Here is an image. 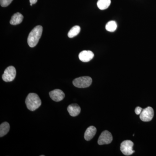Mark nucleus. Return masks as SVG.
Instances as JSON below:
<instances>
[{"label":"nucleus","instance_id":"18","mask_svg":"<svg viewBox=\"0 0 156 156\" xmlns=\"http://www.w3.org/2000/svg\"><path fill=\"white\" fill-rule=\"evenodd\" d=\"M143 109L140 107H137L135 109V112L136 115H140L142 112Z\"/></svg>","mask_w":156,"mask_h":156},{"label":"nucleus","instance_id":"3","mask_svg":"<svg viewBox=\"0 0 156 156\" xmlns=\"http://www.w3.org/2000/svg\"><path fill=\"white\" fill-rule=\"evenodd\" d=\"M92 78L89 76H83L76 78L73 81L74 86L79 88H85L90 87L92 83Z\"/></svg>","mask_w":156,"mask_h":156},{"label":"nucleus","instance_id":"11","mask_svg":"<svg viewBox=\"0 0 156 156\" xmlns=\"http://www.w3.org/2000/svg\"><path fill=\"white\" fill-rule=\"evenodd\" d=\"M96 128L94 126H91L87 128L84 134V138L87 141H89L93 138L96 134Z\"/></svg>","mask_w":156,"mask_h":156},{"label":"nucleus","instance_id":"14","mask_svg":"<svg viewBox=\"0 0 156 156\" xmlns=\"http://www.w3.org/2000/svg\"><path fill=\"white\" fill-rule=\"evenodd\" d=\"M111 0H98L97 5L98 9L101 10H105L110 5Z\"/></svg>","mask_w":156,"mask_h":156},{"label":"nucleus","instance_id":"1","mask_svg":"<svg viewBox=\"0 0 156 156\" xmlns=\"http://www.w3.org/2000/svg\"><path fill=\"white\" fill-rule=\"evenodd\" d=\"M43 27L41 25L35 27L29 34L27 43L30 48L35 47L41 37Z\"/></svg>","mask_w":156,"mask_h":156},{"label":"nucleus","instance_id":"13","mask_svg":"<svg viewBox=\"0 0 156 156\" xmlns=\"http://www.w3.org/2000/svg\"><path fill=\"white\" fill-rule=\"evenodd\" d=\"M10 130V125L9 123L5 122L0 126V136L2 137L8 134Z\"/></svg>","mask_w":156,"mask_h":156},{"label":"nucleus","instance_id":"7","mask_svg":"<svg viewBox=\"0 0 156 156\" xmlns=\"http://www.w3.org/2000/svg\"><path fill=\"white\" fill-rule=\"evenodd\" d=\"M113 137L110 132L108 131H105L101 133L98 138V143L99 145L108 144L112 141Z\"/></svg>","mask_w":156,"mask_h":156},{"label":"nucleus","instance_id":"15","mask_svg":"<svg viewBox=\"0 0 156 156\" xmlns=\"http://www.w3.org/2000/svg\"><path fill=\"white\" fill-rule=\"evenodd\" d=\"M80 30L81 28L80 26H75L74 27L71 29L70 30L69 32L68 33V36L70 38L76 36L78 34L80 33Z\"/></svg>","mask_w":156,"mask_h":156},{"label":"nucleus","instance_id":"9","mask_svg":"<svg viewBox=\"0 0 156 156\" xmlns=\"http://www.w3.org/2000/svg\"><path fill=\"white\" fill-rule=\"evenodd\" d=\"M94 54L90 50H84L80 53L79 58L83 62H88L94 57Z\"/></svg>","mask_w":156,"mask_h":156},{"label":"nucleus","instance_id":"2","mask_svg":"<svg viewBox=\"0 0 156 156\" xmlns=\"http://www.w3.org/2000/svg\"><path fill=\"white\" fill-rule=\"evenodd\" d=\"M25 103L29 110L34 111L41 106V101L37 94L30 93L28 94L26 98Z\"/></svg>","mask_w":156,"mask_h":156},{"label":"nucleus","instance_id":"19","mask_svg":"<svg viewBox=\"0 0 156 156\" xmlns=\"http://www.w3.org/2000/svg\"><path fill=\"white\" fill-rule=\"evenodd\" d=\"M37 2V0H30V6H32L33 5L36 4Z\"/></svg>","mask_w":156,"mask_h":156},{"label":"nucleus","instance_id":"12","mask_svg":"<svg viewBox=\"0 0 156 156\" xmlns=\"http://www.w3.org/2000/svg\"><path fill=\"white\" fill-rule=\"evenodd\" d=\"M23 17L22 14L17 13L14 14L11 17L10 23L11 25H16L21 23L23 20Z\"/></svg>","mask_w":156,"mask_h":156},{"label":"nucleus","instance_id":"6","mask_svg":"<svg viewBox=\"0 0 156 156\" xmlns=\"http://www.w3.org/2000/svg\"><path fill=\"white\" fill-rule=\"evenodd\" d=\"M154 116L153 108L151 107H148L143 109L140 114V118L141 121L144 122H150Z\"/></svg>","mask_w":156,"mask_h":156},{"label":"nucleus","instance_id":"17","mask_svg":"<svg viewBox=\"0 0 156 156\" xmlns=\"http://www.w3.org/2000/svg\"><path fill=\"white\" fill-rule=\"evenodd\" d=\"M13 0H0L1 5L3 7H6L10 5Z\"/></svg>","mask_w":156,"mask_h":156},{"label":"nucleus","instance_id":"16","mask_svg":"<svg viewBox=\"0 0 156 156\" xmlns=\"http://www.w3.org/2000/svg\"><path fill=\"white\" fill-rule=\"evenodd\" d=\"M117 28L116 23L115 21H110L107 23L105 26V29L108 31L113 32L115 31Z\"/></svg>","mask_w":156,"mask_h":156},{"label":"nucleus","instance_id":"8","mask_svg":"<svg viewBox=\"0 0 156 156\" xmlns=\"http://www.w3.org/2000/svg\"><path fill=\"white\" fill-rule=\"evenodd\" d=\"M49 95L51 99L56 102L63 100L65 96L63 91L58 89H55L51 91L49 93Z\"/></svg>","mask_w":156,"mask_h":156},{"label":"nucleus","instance_id":"5","mask_svg":"<svg viewBox=\"0 0 156 156\" xmlns=\"http://www.w3.org/2000/svg\"><path fill=\"white\" fill-rule=\"evenodd\" d=\"M16 76V70L15 68L13 66H10L5 70L2 77L5 82H10L14 80Z\"/></svg>","mask_w":156,"mask_h":156},{"label":"nucleus","instance_id":"10","mask_svg":"<svg viewBox=\"0 0 156 156\" xmlns=\"http://www.w3.org/2000/svg\"><path fill=\"white\" fill-rule=\"evenodd\" d=\"M68 112L71 116L76 117L80 114L81 112V108L77 104H71L69 105L67 108Z\"/></svg>","mask_w":156,"mask_h":156},{"label":"nucleus","instance_id":"4","mask_svg":"<svg viewBox=\"0 0 156 156\" xmlns=\"http://www.w3.org/2000/svg\"><path fill=\"white\" fill-rule=\"evenodd\" d=\"M134 143L130 140H126L121 143L120 149L123 154L126 156H129L134 152L133 150Z\"/></svg>","mask_w":156,"mask_h":156}]
</instances>
